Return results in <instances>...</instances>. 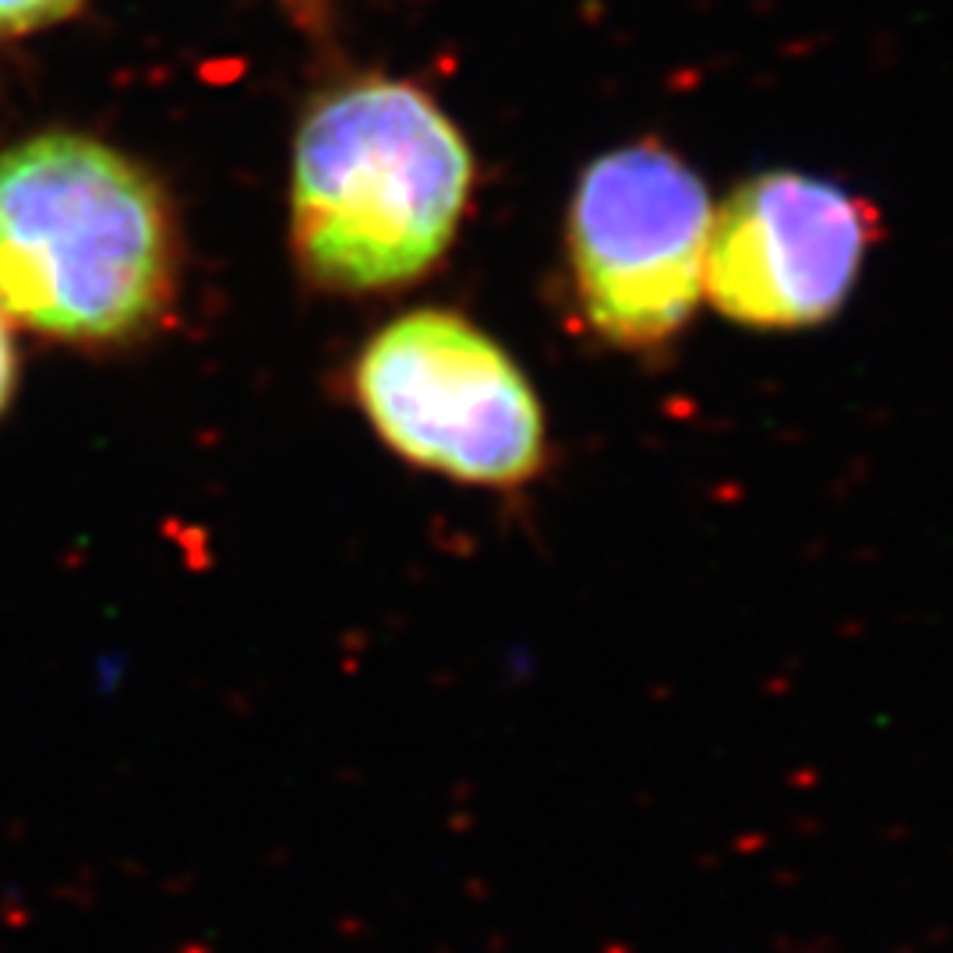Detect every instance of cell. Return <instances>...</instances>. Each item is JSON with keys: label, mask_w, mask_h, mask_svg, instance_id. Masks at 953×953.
Returning a JSON list of instances; mask_svg holds the SVG:
<instances>
[{"label": "cell", "mask_w": 953, "mask_h": 953, "mask_svg": "<svg viewBox=\"0 0 953 953\" xmlns=\"http://www.w3.org/2000/svg\"><path fill=\"white\" fill-rule=\"evenodd\" d=\"M177 301L163 188L106 141L50 131L0 152V311L67 347H127Z\"/></svg>", "instance_id": "1"}, {"label": "cell", "mask_w": 953, "mask_h": 953, "mask_svg": "<svg viewBox=\"0 0 953 953\" xmlns=\"http://www.w3.org/2000/svg\"><path fill=\"white\" fill-rule=\"evenodd\" d=\"M474 188V155L431 96L361 78L322 99L293 149V251L336 293H381L431 273Z\"/></svg>", "instance_id": "2"}, {"label": "cell", "mask_w": 953, "mask_h": 953, "mask_svg": "<svg viewBox=\"0 0 953 953\" xmlns=\"http://www.w3.org/2000/svg\"><path fill=\"white\" fill-rule=\"evenodd\" d=\"M367 428L392 456L466 488L519 491L548 466V417L512 353L446 308L392 318L350 372Z\"/></svg>", "instance_id": "3"}, {"label": "cell", "mask_w": 953, "mask_h": 953, "mask_svg": "<svg viewBox=\"0 0 953 953\" xmlns=\"http://www.w3.org/2000/svg\"><path fill=\"white\" fill-rule=\"evenodd\" d=\"M710 195L657 141L601 155L568 209V268L587 329L650 350L681 333L703 297Z\"/></svg>", "instance_id": "4"}, {"label": "cell", "mask_w": 953, "mask_h": 953, "mask_svg": "<svg viewBox=\"0 0 953 953\" xmlns=\"http://www.w3.org/2000/svg\"><path fill=\"white\" fill-rule=\"evenodd\" d=\"M81 0H0V36H22L75 14Z\"/></svg>", "instance_id": "6"}, {"label": "cell", "mask_w": 953, "mask_h": 953, "mask_svg": "<svg viewBox=\"0 0 953 953\" xmlns=\"http://www.w3.org/2000/svg\"><path fill=\"white\" fill-rule=\"evenodd\" d=\"M879 216L862 195L805 174H760L710 220L703 293L752 329H805L855 290Z\"/></svg>", "instance_id": "5"}, {"label": "cell", "mask_w": 953, "mask_h": 953, "mask_svg": "<svg viewBox=\"0 0 953 953\" xmlns=\"http://www.w3.org/2000/svg\"><path fill=\"white\" fill-rule=\"evenodd\" d=\"M283 4H290V11H293L301 22H318V18H322L325 0H283Z\"/></svg>", "instance_id": "8"}, {"label": "cell", "mask_w": 953, "mask_h": 953, "mask_svg": "<svg viewBox=\"0 0 953 953\" xmlns=\"http://www.w3.org/2000/svg\"><path fill=\"white\" fill-rule=\"evenodd\" d=\"M14 389H18V350L11 343L8 315L0 311V417L8 414Z\"/></svg>", "instance_id": "7"}]
</instances>
